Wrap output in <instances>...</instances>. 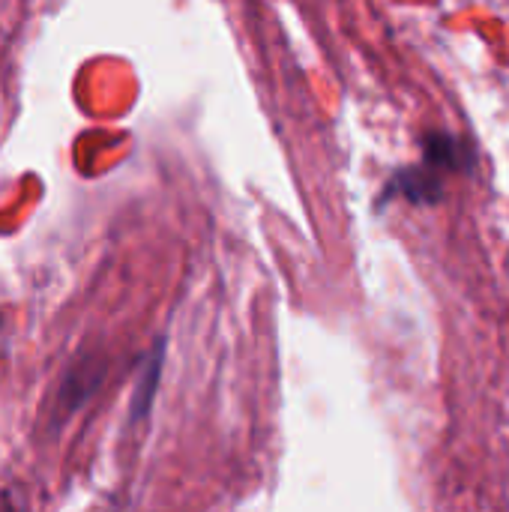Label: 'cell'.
<instances>
[{"instance_id":"1","label":"cell","mask_w":509,"mask_h":512,"mask_svg":"<svg viewBox=\"0 0 509 512\" xmlns=\"http://www.w3.org/2000/svg\"><path fill=\"white\" fill-rule=\"evenodd\" d=\"M0 333H3V315H0Z\"/></svg>"}]
</instances>
